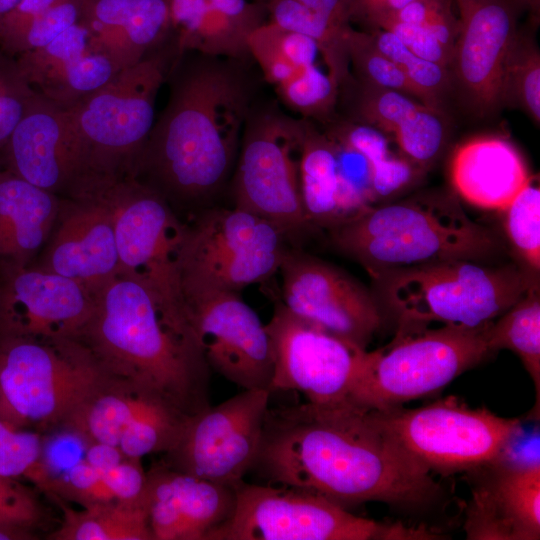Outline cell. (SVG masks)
Masks as SVG:
<instances>
[{"instance_id": "cell-1", "label": "cell", "mask_w": 540, "mask_h": 540, "mask_svg": "<svg viewBox=\"0 0 540 540\" xmlns=\"http://www.w3.org/2000/svg\"><path fill=\"white\" fill-rule=\"evenodd\" d=\"M253 469L269 484L342 506L369 501L424 505L441 488L372 410L352 401L268 407Z\"/></svg>"}, {"instance_id": "cell-2", "label": "cell", "mask_w": 540, "mask_h": 540, "mask_svg": "<svg viewBox=\"0 0 540 540\" xmlns=\"http://www.w3.org/2000/svg\"><path fill=\"white\" fill-rule=\"evenodd\" d=\"M253 62L194 51L172 62L168 101L132 174L172 208L201 211L231 180L258 91Z\"/></svg>"}, {"instance_id": "cell-3", "label": "cell", "mask_w": 540, "mask_h": 540, "mask_svg": "<svg viewBox=\"0 0 540 540\" xmlns=\"http://www.w3.org/2000/svg\"><path fill=\"white\" fill-rule=\"evenodd\" d=\"M79 340L113 377L191 416L208 407L210 368L188 316L142 283L116 275L94 294Z\"/></svg>"}, {"instance_id": "cell-4", "label": "cell", "mask_w": 540, "mask_h": 540, "mask_svg": "<svg viewBox=\"0 0 540 540\" xmlns=\"http://www.w3.org/2000/svg\"><path fill=\"white\" fill-rule=\"evenodd\" d=\"M328 231L333 245L372 278L431 262L480 261L501 249L497 235L472 220L446 190L371 205Z\"/></svg>"}, {"instance_id": "cell-5", "label": "cell", "mask_w": 540, "mask_h": 540, "mask_svg": "<svg viewBox=\"0 0 540 540\" xmlns=\"http://www.w3.org/2000/svg\"><path fill=\"white\" fill-rule=\"evenodd\" d=\"M177 50L170 39L64 109L81 185L132 177L155 121V101ZM70 193V194H71Z\"/></svg>"}, {"instance_id": "cell-6", "label": "cell", "mask_w": 540, "mask_h": 540, "mask_svg": "<svg viewBox=\"0 0 540 540\" xmlns=\"http://www.w3.org/2000/svg\"><path fill=\"white\" fill-rule=\"evenodd\" d=\"M474 260H444L381 272L379 298L397 322L396 337L430 324L476 328L493 322L528 289L512 265L490 267Z\"/></svg>"}, {"instance_id": "cell-7", "label": "cell", "mask_w": 540, "mask_h": 540, "mask_svg": "<svg viewBox=\"0 0 540 540\" xmlns=\"http://www.w3.org/2000/svg\"><path fill=\"white\" fill-rule=\"evenodd\" d=\"M111 375L79 339L0 340L3 420L60 427Z\"/></svg>"}, {"instance_id": "cell-8", "label": "cell", "mask_w": 540, "mask_h": 540, "mask_svg": "<svg viewBox=\"0 0 540 540\" xmlns=\"http://www.w3.org/2000/svg\"><path fill=\"white\" fill-rule=\"evenodd\" d=\"M304 123L275 103L255 102L243 127L230 186L233 206L277 226L294 247L314 231L299 184Z\"/></svg>"}, {"instance_id": "cell-9", "label": "cell", "mask_w": 540, "mask_h": 540, "mask_svg": "<svg viewBox=\"0 0 540 540\" xmlns=\"http://www.w3.org/2000/svg\"><path fill=\"white\" fill-rule=\"evenodd\" d=\"M75 195L90 196L108 209L119 260L117 275L142 283L164 305L188 315L179 266L185 224L167 200L134 177L90 182L71 196Z\"/></svg>"}, {"instance_id": "cell-10", "label": "cell", "mask_w": 540, "mask_h": 540, "mask_svg": "<svg viewBox=\"0 0 540 540\" xmlns=\"http://www.w3.org/2000/svg\"><path fill=\"white\" fill-rule=\"evenodd\" d=\"M489 324L429 327L395 336L384 348L367 350L350 401L385 410L439 391L491 354L486 337Z\"/></svg>"}, {"instance_id": "cell-11", "label": "cell", "mask_w": 540, "mask_h": 540, "mask_svg": "<svg viewBox=\"0 0 540 540\" xmlns=\"http://www.w3.org/2000/svg\"><path fill=\"white\" fill-rule=\"evenodd\" d=\"M230 518L209 540H423L426 528L360 517L323 496L286 486L239 482Z\"/></svg>"}, {"instance_id": "cell-12", "label": "cell", "mask_w": 540, "mask_h": 540, "mask_svg": "<svg viewBox=\"0 0 540 540\" xmlns=\"http://www.w3.org/2000/svg\"><path fill=\"white\" fill-rule=\"evenodd\" d=\"M289 246L268 220L235 206H209L185 225L179 256L182 288L240 292L271 279Z\"/></svg>"}, {"instance_id": "cell-13", "label": "cell", "mask_w": 540, "mask_h": 540, "mask_svg": "<svg viewBox=\"0 0 540 540\" xmlns=\"http://www.w3.org/2000/svg\"><path fill=\"white\" fill-rule=\"evenodd\" d=\"M372 412L416 461L431 473L446 475L502 458L522 430L518 418L472 409L453 396L413 409L399 406Z\"/></svg>"}, {"instance_id": "cell-14", "label": "cell", "mask_w": 540, "mask_h": 540, "mask_svg": "<svg viewBox=\"0 0 540 540\" xmlns=\"http://www.w3.org/2000/svg\"><path fill=\"white\" fill-rule=\"evenodd\" d=\"M271 392L243 389L187 417L165 464L202 479L236 486L257 459Z\"/></svg>"}, {"instance_id": "cell-15", "label": "cell", "mask_w": 540, "mask_h": 540, "mask_svg": "<svg viewBox=\"0 0 540 540\" xmlns=\"http://www.w3.org/2000/svg\"><path fill=\"white\" fill-rule=\"evenodd\" d=\"M265 326L273 353L271 392L298 391L313 404L350 401L367 349L296 316L281 301Z\"/></svg>"}, {"instance_id": "cell-16", "label": "cell", "mask_w": 540, "mask_h": 540, "mask_svg": "<svg viewBox=\"0 0 540 540\" xmlns=\"http://www.w3.org/2000/svg\"><path fill=\"white\" fill-rule=\"evenodd\" d=\"M182 292L210 370L242 389L271 392V340L240 292L206 288H182Z\"/></svg>"}, {"instance_id": "cell-17", "label": "cell", "mask_w": 540, "mask_h": 540, "mask_svg": "<svg viewBox=\"0 0 540 540\" xmlns=\"http://www.w3.org/2000/svg\"><path fill=\"white\" fill-rule=\"evenodd\" d=\"M284 306L354 345L367 349L381 326V309L361 283L338 267L289 246L279 266Z\"/></svg>"}, {"instance_id": "cell-18", "label": "cell", "mask_w": 540, "mask_h": 540, "mask_svg": "<svg viewBox=\"0 0 540 540\" xmlns=\"http://www.w3.org/2000/svg\"><path fill=\"white\" fill-rule=\"evenodd\" d=\"M459 28L450 74L453 94L477 117L496 114L509 49L519 29L518 0H455Z\"/></svg>"}, {"instance_id": "cell-19", "label": "cell", "mask_w": 540, "mask_h": 540, "mask_svg": "<svg viewBox=\"0 0 540 540\" xmlns=\"http://www.w3.org/2000/svg\"><path fill=\"white\" fill-rule=\"evenodd\" d=\"M94 295L77 282L31 264L0 268V340L79 339Z\"/></svg>"}, {"instance_id": "cell-20", "label": "cell", "mask_w": 540, "mask_h": 540, "mask_svg": "<svg viewBox=\"0 0 540 540\" xmlns=\"http://www.w3.org/2000/svg\"><path fill=\"white\" fill-rule=\"evenodd\" d=\"M474 472L464 531L470 540L540 538L539 459L500 458Z\"/></svg>"}, {"instance_id": "cell-21", "label": "cell", "mask_w": 540, "mask_h": 540, "mask_svg": "<svg viewBox=\"0 0 540 540\" xmlns=\"http://www.w3.org/2000/svg\"><path fill=\"white\" fill-rule=\"evenodd\" d=\"M236 486L177 471L147 473L144 504L153 540H209L231 516Z\"/></svg>"}, {"instance_id": "cell-22", "label": "cell", "mask_w": 540, "mask_h": 540, "mask_svg": "<svg viewBox=\"0 0 540 540\" xmlns=\"http://www.w3.org/2000/svg\"><path fill=\"white\" fill-rule=\"evenodd\" d=\"M60 222L36 267L71 279L91 294L118 274L115 233L108 209L87 195L61 202Z\"/></svg>"}, {"instance_id": "cell-23", "label": "cell", "mask_w": 540, "mask_h": 540, "mask_svg": "<svg viewBox=\"0 0 540 540\" xmlns=\"http://www.w3.org/2000/svg\"><path fill=\"white\" fill-rule=\"evenodd\" d=\"M16 60L30 85L64 109L108 83L123 69L108 47L81 21Z\"/></svg>"}, {"instance_id": "cell-24", "label": "cell", "mask_w": 540, "mask_h": 540, "mask_svg": "<svg viewBox=\"0 0 540 540\" xmlns=\"http://www.w3.org/2000/svg\"><path fill=\"white\" fill-rule=\"evenodd\" d=\"M0 166L46 191L69 196L78 165L64 109L37 92L0 151Z\"/></svg>"}, {"instance_id": "cell-25", "label": "cell", "mask_w": 540, "mask_h": 540, "mask_svg": "<svg viewBox=\"0 0 540 540\" xmlns=\"http://www.w3.org/2000/svg\"><path fill=\"white\" fill-rule=\"evenodd\" d=\"M177 53L252 59L249 34L266 22V13L248 0H165Z\"/></svg>"}, {"instance_id": "cell-26", "label": "cell", "mask_w": 540, "mask_h": 540, "mask_svg": "<svg viewBox=\"0 0 540 540\" xmlns=\"http://www.w3.org/2000/svg\"><path fill=\"white\" fill-rule=\"evenodd\" d=\"M455 191L467 202L503 211L530 182L526 163L508 140L481 136L462 143L450 164Z\"/></svg>"}, {"instance_id": "cell-27", "label": "cell", "mask_w": 540, "mask_h": 540, "mask_svg": "<svg viewBox=\"0 0 540 540\" xmlns=\"http://www.w3.org/2000/svg\"><path fill=\"white\" fill-rule=\"evenodd\" d=\"M62 200L0 168V268L26 267L49 239Z\"/></svg>"}, {"instance_id": "cell-28", "label": "cell", "mask_w": 540, "mask_h": 540, "mask_svg": "<svg viewBox=\"0 0 540 540\" xmlns=\"http://www.w3.org/2000/svg\"><path fill=\"white\" fill-rule=\"evenodd\" d=\"M123 68L136 64L171 39L165 0H87L80 20Z\"/></svg>"}, {"instance_id": "cell-29", "label": "cell", "mask_w": 540, "mask_h": 540, "mask_svg": "<svg viewBox=\"0 0 540 540\" xmlns=\"http://www.w3.org/2000/svg\"><path fill=\"white\" fill-rule=\"evenodd\" d=\"M168 410L179 411L132 382L110 376L61 426L78 432L89 443L117 447L129 427Z\"/></svg>"}, {"instance_id": "cell-30", "label": "cell", "mask_w": 540, "mask_h": 540, "mask_svg": "<svg viewBox=\"0 0 540 540\" xmlns=\"http://www.w3.org/2000/svg\"><path fill=\"white\" fill-rule=\"evenodd\" d=\"M299 184L303 209L314 230H330L346 219L336 145L309 119L300 147Z\"/></svg>"}, {"instance_id": "cell-31", "label": "cell", "mask_w": 540, "mask_h": 540, "mask_svg": "<svg viewBox=\"0 0 540 540\" xmlns=\"http://www.w3.org/2000/svg\"><path fill=\"white\" fill-rule=\"evenodd\" d=\"M325 125L328 137L351 147L367 160L375 204L397 197L424 177L399 151L391 149L392 140L378 129L338 116Z\"/></svg>"}, {"instance_id": "cell-32", "label": "cell", "mask_w": 540, "mask_h": 540, "mask_svg": "<svg viewBox=\"0 0 540 540\" xmlns=\"http://www.w3.org/2000/svg\"><path fill=\"white\" fill-rule=\"evenodd\" d=\"M63 520L53 540H153L144 502H114L74 510L56 499Z\"/></svg>"}, {"instance_id": "cell-33", "label": "cell", "mask_w": 540, "mask_h": 540, "mask_svg": "<svg viewBox=\"0 0 540 540\" xmlns=\"http://www.w3.org/2000/svg\"><path fill=\"white\" fill-rule=\"evenodd\" d=\"M270 22L313 39L328 75L339 87L351 77L347 33L352 26L339 27L297 0H255Z\"/></svg>"}, {"instance_id": "cell-34", "label": "cell", "mask_w": 540, "mask_h": 540, "mask_svg": "<svg viewBox=\"0 0 540 540\" xmlns=\"http://www.w3.org/2000/svg\"><path fill=\"white\" fill-rule=\"evenodd\" d=\"M491 353L508 349L520 358L530 375L539 411L540 394V295L538 284L532 282L525 293L486 329ZM534 410V411H535Z\"/></svg>"}, {"instance_id": "cell-35", "label": "cell", "mask_w": 540, "mask_h": 540, "mask_svg": "<svg viewBox=\"0 0 540 540\" xmlns=\"http://www.w3.org/2000/svg\"><path fill=\"white\" fill-rule=\"evenodd\" d=\"M247 45L263 78L274 87L289 80L303 68L314 65L320 55L313 39L270 21L249 34Z\"/></svg>"}, {"instance_id": "cell-36", "label": "cell", "mask_w": 540, "mask_h": 540, "mask_svg": "<svg viewBox=\"0 0 540 540\" xmlns=\"http://www.w3.org/2000/svg\"><path fill=\"white\" fill-rule=\"evenodd\" d=\"M502 105L523 110L540 122V52L534 37L518 29L505 63Z\"/></svg>"}, {"instance_id": "cell-37", "label": "cell", "mask_w": 540, "mask_h": 540, "mask_svg": "<svg viewBox=\"0 0 540 540\" xmlns=\"http://www.w3.org/2000/svg\"><path fill=\"white\" fill-rule=\"evenodd\" d=\"M347 47L351 75L356 80L401 92L434 107L426 94L378 49L367 31L351 27L347 33Z\"/></svg>"}, {"instance_id": "cell-38", "label": "cell", "mask_w": 540, "mask_h": 540, "mask_svg": "<svg viewBox=\"0 0 540 540\" xmlns=\"http://www.w3.org/2000/svg\"><path fill=\"white\" fill-rule=\"evenodd\" d=\"M274 88L282 103L302 118L325 125L337 117L339 87L316 64Z\"/></svg>"}, {"instance_id": "cell-39", "label": "cell", "mask_w": 540, "mask_h": 540, "mask_svg": "<svg viewBox=\"0 0 540 540\" xmlns=\"http://www.w3.org/2000/svg\"><path fill=\"white\" fill-rule=\"evenodd\" d=\"M367 32L378 49L426 94L432 105L446 111L447 100L453 95L449 69L417 56L389 31L371 28Z\"/></svg>"}, {"instance_id": "cell-40", "label": "cell", "mask_w": 540, "mask_h": 540, "mask_svg": "<svg viewBox=\"0 0 540 540\" xmlns=\"http://www.w3.org/2000/svg\"><path fill=\"white\" fill-rule=\"evenodd\" d=\"M507 237L530 269H540V189L535 176L503 210Z\"/></svg>"}, {"instance_id": "cell-41", "label": "cell", "mask_w": 540, "mask_h": 540, "mask_svg": "<svg viewBox=\"0 0 540 540\" xmlns=\"http://www.w3.org/2000/svg\"><path fill=\"white\" fill-rule=\"evenodd\" d=\"M42 435L0 419V475L25 478L43 490L45 476L40 464Z\"/></svg>"}, {"instance_id": "cell-42", "label": "cell", "mask_w": 540, "mask_h": 540, "mask_svg": "<svg viewBox=\"0 0 540 540\" xmlns=\"http://www.w3.org/2000/svg\"><path fill=\"white\" fill-rule=\"evenodd\" d=\"M36 93L16 58L0 48V151Z\"/></svg>"}, {"instance_id": "cell-43", "label": "cell", "mask_w": 540, "mask_h": 540, "mask_svg": "<svg viewBox=\"0 0 540 540\" xmlns=\"http://www.w3.org/2000/svg\"><path fill=\"white\" fill-rule=\"evenodd\" d=\"M87 0H56L37 17L12 45L7 54L17 57L43 47L78 23Z\"/></svg>"}, {"instance_id": "cell-44", "label": "cell", "mask_w": 540, "mask_h": 540, "mask_svg": "<svg viewBox=\"0 0 540 540\" xmlns=\"http://www.w3.org/2000/svg\"><path fill=\"white\" fill-rule=\"evenodd\" d=\"M452 4L453 0H413L393 13L380 16L369 27L382 18L414 24L431 32L453 55L459 21Z\"/></svg>"}, {"instance_id": "cell-45", "label": "cell", "mask_w": 540, "mask_h": 540, "mask_svg": "<svg viewBox=\"0 0 540 540\" xmlns=\"http://www.w3.org/2000/svg\"><path fill=\"white\" fill-rule=\"evenodd\" d=\"M46 493L55 499L77 502L82 507L119 502L101 472L85 459L55 479Z\"/></svg>"}, {"instance_id": "cell-46", "label": "cell", "mask_w": 540, "mask_h": 540, "mask_svg": "<svg viewBox=\"0 0 540 540\" xmlns=\"http://www.w3.org/2000/svg\"><path fill=\"white\" fill-rule=\"evenodd\" d=\"M49 435H42L40 464L45 476L44 491L50 484L85 459L89 442L78 432L67 428L57 427L50 430Z\"/></svg>"}, {"instance_id": "cell-47", "label": "cell", "mask_w": 540, "mask_h": 540, "mask_svg": "<svg viewBox=\"0 0 540 540\" xmlns=\"http://www.w3.org/2000/svg\"><path fill=\"white\" fill-rule=\"evenodd\" d=\"M44 515L33 490L0 475V525L32 531L44 521Z\"/></svg>"}, {"instance_id": "cell-48", "label": "cell", "mask_w": 540, "mask_h": 540, "mask_svg": "<svg viewBox=\"0 0 540 540\" xmlns=\"http://www.w3.org/2000/svg\"><path fill=\"white\" fill-rule=\"evenodd\" d=\"M371 28L389 31L417 56L449 69L452 52L425 28L389 18L379 19Z\"/></svg>"}, {"instance_id": "cell-49", "label": "cell", "mask_w": 540, "mask_h": 540, "mask_svg": "<svg viewBox=\"0 0 540 540\" xmlns=\"http://www.w3.org/2000/svg\"><path fill=\"white\" fill-rule=\"evenodd\" d=\"M101 474L117 501L144 502L147 473L142 468L141 459L125 457Z\"/></svg>"}, {"instance_id": "cell-50", "label": "cell", "mask_w": 540, "mask_h": 540, "mask_svg": "<svg viewBox=\"0 0 540 540\" xmlns=\"http://www.w3.org/2000/svg\"><path fill=\"white\" fill-rule=\"evenodd\" d=\"M56 0H21L0 21V48L8 53L26 28Z\"/></svg>"}, {"instance_id": "cell-51", "label": "cell", "mask_w": 540, "mask_h": 540, "mask_svg": "<svg viewBox=\"0 0 540 540\" xmlns=\"http://www.w3.org/2000/svg\"><path fill=\"white\" fill-rule=\"evenodd\" d=\"M309 9L343 28L351 26L350 0H297Z\"/></svg>"}, {"instance_id": "cell-52", "label": "cell", "mask_w": 540, "mask_h": 540, "mask_svg": "<svg viewBox=\"0 0 540 540\" xmlns=\"http://www.w3.org/2000/svg\"><path fill=\"white\" fill-rule=\"evenodd\" d=\"M125 456L116 446L105 443H89L85 460L100 472L121 462Z\"/></svg>"}, {"instance_id": "cell-53", "label": "cell", "mask_w": 540, "mask_h": 540, "mask_svg": "<svg viewBox=\"0 0 540 540\" xmlns=\"http://www.w3.org/2000/svg\"><path fill=\"white\" fill-rule=\"evenodd\" d=\"M383 0H350L352 21L366 23L376 14Z\"/></svg>"}, {"instance_id": "cell-54", "label": "cell", "mask_w": 540, "mask_h": 540, "mask_svg": "<svg viewBox=\"0 0 540 540\" xmlns=\"http://www.w3.org/2000/svg\"><path fill=\"white\" fill-rule=\"evenodd\" d=\"M35 535L32 531L0 525V540H30Z\"/></svg>"}, {"instance_id": "cell-55", "label": "cell", "mask_w": 540, "mask_h": 540, "mask_svg": "<svg viewBox=\"0 0 540 540\" xmlns=\"http://www.w3.org/2000/svg\"><path fill=\"white\" fill-rule=\"evenodd\" d=\"M412 1L413 0H383L380 8L376 12V14L366 23V26L369 27L373 23V21L380 16L393 13Z\"/></svg>"}, {"instance_id": "cell-56", "label": "cell", "mask_w": 540, "mask_h": 540, "mask_svg": "<svg viewBox=\"0 0 540 540\" xmlns=\"http://www.w3.org/2000/svg\"><path fill=\"white\" fill-rule=\"evenodd\" d=\"M21 0H0V21L16 7Z\"/></svg>"}, {"instance_id": "cell-57", "label": "cell", "mask_w": 540, "mask_h": 540, "mask_svg": "<svg viewBox=\"0 0 540 540\" xmlns=\"http://www.w3.org/2000/svg\"><path fill=\"white\" fill-rule=\"evenodd\" d=\"M531 9L534 16L539 15L540 0H523Z\"/></svg>"}, {"instance_id": "cell-58", "label": "cell", "mask_w": 540, "mask_h": 540, "mask_svg": "<svg viewBox=\"0 0 540 540\" xmlns=\"http://www.w3.org/2000/svg\"><path fill=\"white\" fill-rule=\"evenodd\" d=\"M0 419L3 420V417H2V408H1V398H0Z\"/></svg>"}, {"instance_id": "cell-59", "label": "cell", "mask_w": 540, "mask_h": 540, "mask_svg": "<svg viewBox=\"0 0 540 540\" xmlns=\"http://www.w3.org/2000/svg\"><path fill=\"white\" fill-rule=\"evenodd\" d=\"M0 168H1V166H0Z\"/></svg>"}]
</instances>
